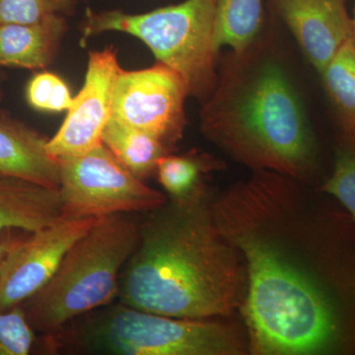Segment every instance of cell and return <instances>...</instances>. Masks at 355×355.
Instances as JSON below:
<instances>
[{
  "label": "cell",
  "mask_w": 355,
  "mask_h": 355,
  "mask_svg": "<svg viewBox=\"0 0 355 355\" xmlns=\"http://www.w3.org/2000/svg\"><path fill=\"white\" fill-rule=\"evenodd\" d=\"M246 270L240 312L253 355H355V223L335 198L254 171L212 198Z\"/></svg>",
  "instance_id": "obj_1"
},
{
  "label": "cell",
  "mask_w": 355,
  "mask_h": 355,
  "mask_svg": "<svg viewBox=\"0 0 355 355\" xmlns=\"http://www.w3.org/2000/svg\"><path fill=\"white\" fill-rule=\"evenodd\" d=\"M207 187L144 212L139 242L123 266L119 302L181 318L230 317L246 291L238 250L217 227Z\"/></svg>",
  "instance_id": "obj_2"
},
{
  "label": "cell",
  "mask_w": 355,
  "mask_h": 355,
  "mask_svg": "<svg viewBox=\"0 0 355 355\" xmlns=\"http://www.w3.org/2000/svg\"><path fill=\"white\" fill-rule=\"evenodd\" d=\"M205 137L253 171L311 184L316 139L291 77L279 60L253 48L230 58L200 113Z\"/></svg>",
  "instance_id": "obj_3"
},
{
  "label": "cell",
  "mask_w": 355,
  "mask_h": 355,
  "mask_svg": "<svg viewBox=\"0 0 355 355\" xmlns=\"http://www.w3.org/2000/svg\"><path fill=\"white\" fill-rule=\"evenodd\" d=\"M48 336L51 352L100 355H243L247 338L219 321L181 319L123 303L89 312Z\"/></svg>",
  "instance_id": "obj_4"
},
{
  "label": "cell",
  "mask_w": 355,
  "mask_h": 355,
  "mask_svg": "<svg viewBox=\"0 0 355 355\" xmlns=\"http://www.w3.org/2000/svg\"><path fill=\"white\" fill-rule=\"evenodd\" d=\"M139 242V224L125 214L98 218L74 243L50 282L30 298L28 321L46 335L118 299L123 266Z\"/></svg>",
  "instance_id": "obj_5"
},
{
  "label": "cell",
  "mask_w": 355,
  "mask_h": 355,
  "mask_svg": "<svg viewBox=\"0 0 355 355\" xmlns=\"http://www.w3.org/2000/svg\"><path fill=\"white\" fill-rule=\"evenodd\" d=\"M218 0H184L149 12L86 9L83 41L106 32H121L144 42L156 60L176 71L189 96L207 101L217 83L214 26Z\"/></svg>",
  "instance_id": "obj_6"
},
{
  "label": "cell",
  "mask_w": 355,
  "mask_h": 355,
  "mask_svg": "<svg viewBox=\"0 0 355 355\" xmlns=\"http://www.w3.org/2000/svg\"><path fill=\"white\" fill-rule=\"evenodd\" d=\"M64 218H102L150 211L167 202L128 171L104 144L80 155L58 159Z\"/></svg>",
  "instance_id": "obj_7"
},
{
  "label": "cell",
  "mask_w": 355,
  "mask_h": 355,
  "mask_svg": "<svg viewBox=\"0 0 355 355\" xmlns=\"http://www.w3.org/2000/svg\"><path fill=\"white\" fill-rule=\"evenodd\" d=\"M187 97L183 79L167 65L121 69L114 83L112 116L153 135L172 150L184 135Z\"/></svg>",
  "instance_id": "obj_8"
},
{
  "label": "cell",
  "mask_w": 355,
  "mask_h": 355,
  "mask_svg": "<svg viewBox=\"0 0 355 355\" xmlns=\"http://www.w3.org/2000/svg\"><path fill=\"white\" fill-rule=\"evenodd\" d=\"M97 219L62 218L18 240L0 268V312L20 306L41 291Z\"/></svg>",
  "instance_id": "obj_9"
},
{
  "label": "cell",
  "mask_w": 355,
  "mask_h": 355,
  "mask_svg": "<svg viewBox=\"0 0 355 355\" xmlns=\"http://www.w3.org/2000/svg\"><path fill=\"white\" fill-rule=\"evenodd\" d=\"M121 70L113 46L89 51L83 88L60 130L46 144L51 157L80 155L102 144L103 130L112 116L114 83Z\"/></svg>",
  "instance_id": "obj_10"
},
{
  "label": "cell",
  "mask_w": 355,
  "mask_h": 355,
  "mask_svg": "<svg viewBox=\"0 0 355 355\" xmlns=\"http://www.w3.org/2000/svg\"><path fill=\"white\" fill-rule=\"evenodd\" d=\"M318 73L352 39L347 0H272Z\"/></svg>",
  "instance_id": "obj_11"
},
{
  "label": "cell",
  "mask_w": 355,
  "mask_h": 355,
  "mask_svg": "<svg viewBox=\"0 0 355 355\" xmlns=\"http://www.w3.org/2000/svg\"><path fill=\"white\" fill-rule=\"evenodd\" d=\"M49 137L0 110V176L58 190V159L46 151Z\"/></svg>",
  "instance_id": "obj_12"
},
{
  "label": "cell",
  "mask_w": 355,
  "mask_h": 355,
  "mask_svg": "<svg viewBox=\"0 0 355 355\" xmlns=\"http://www.w3.org/2000/svg\"><path fill=\"white\" fill-rule=\"evenodd\" d=\"M69 30L64 15L33 24H0V67L46 69L55 62Z\"/></svg>",
  "instance_id": "obj_13"
},
{
  "label": "cell",
  "mask_w": 355,
  "mask_h": 355,
  "mask_svg": "<svg viewBox=\"0 0 355 355\" xmlns=\"http://www.w3.org/2000/svg\"><path fill=\"white\" fill-rule=\"evenodd\" d=\"M62 218L58 190L0 176V232L13 228L32 233Z\"/></svg>",
  "instance_id": "obj_14"
},
{
  "label": "cell",
  "mask_w": 355,
  "mask_h": 355,
  "mask_svg": "<svg viewBox=\"0 0 355 355\" xmlns=\"http://www.w3.org/2000/svg\"><path fill=\"white\" fill-rule=\"evenodd\" d=\"M102 144L140 180L155 174L158 161L172 151L153 135L112 116L103 130Z\"/></svg>",
  "instance_id": "obj_15"
},
{
  "label": "cell",
  "mask_w": 355,
  "mask_h": 355,
  "mask_svg": "<svg viewBox=\"0 0 355 355\" xmlns=\"http://www.w3.org/2000/svg\"><path fill=\"white\" fill-rule=\"evenodd\" d=\"M263 0H218L214 48L228 46L236 53L253 44L263 23Z\"/></svg>",
  "instance_id": "obj_16"
},
{
  "label": "cell",
  "mask_w": 355,
  "mask_h": 355,
  "mask_svg": "<svg viewBox=\"0 0 355 355\" xmlns=\"http://www.w3.org/2000/svg\"><path fill=\"white\" fill-rule=\"evenodd\" d=\"M327 93L338 112L343 132L355 133V43L343 44L321 72Z\"/></svg>",
  "instance_id": "obj_17"
},
{
  "label": "cell",
  "mask_w": 355,
  "mask_h": 355,
  "mask_svg": "<svg viewBox=\"0 0 355 355\" xmlns=\"http://www.w3.org/2000/svg\"><path fill=\"white\" fill-rule=\"evenodd\" d=\"M219 167L214 158L205 154L169 153L158 161L155 174L170 198L181 200L203 188V175Z\"/></svg>",
  "instance_id": "obj_18"
},
{
  "label": "cell",
  "mask_w": 355,
  "mask_h": 355,
  "mask_svg": "<svg viewBox=\"0 0 355 355\" xmlns=\"http://www.w3.org/2000/svg\"><path fill=\"white\" fill-rule=\"evenodd\" d=\"M320 190L328 193L355 223V135L343 132L336 147L333 173Z\"/></svg>",
  "instance_id": "obj_19"
},
{
  "label": "cell",
  "mask_w": 355,
  "mask_h": 355,
  "mask_svg": "<svg viewBox=\"0 0 355 355\" xmlns=\"http://www.w3.org/2000/svg\"><path fill=\"white\" fill-rule=\"evenodd\" d=\"M78 0H0V24H33L74 14Z\"/></svg>",
  "instance_id": "obj_20"
},
{
  "label": "cell",
  "mask_w": 355,
  "mask_h": 355,
  "mask_svg": "<svg viewBox=\"0 0 355 355\" xmlns=\"http://www.w3.org/2000/svg\"><path fill=\"white\" fill-rule=\"evenodd\" d=\"M73 99L64 79L49 71L38 72L33 76L26 87L28 104L40 112L69 111Z\"/></svg>",
  "instance_id": "obj_21"
},
{
  "label": "cell",
  "mask_w": 355,
  "mask_h": 355,
  "mask_svg": "<svg viewBox=\"0 0 355 355\" xmlns=\"http://www.w3.org/2000/svg\"><path fill=\"white\" fill-rule=\"evenodd\" d=\"M35 340V330L20 306L0 312V355L29 354Z\"/></svg>",
  "instance_id": "obj_22"
},
{
  "label": "cell",
  "mask_w": 355,
  "mask_h": 355,
  "mask_svg": "<svg viewBox=\"0 0 355 355\" xmlns=\"http://www.w3.org/2000/svg\"><path fill=\"white\" fill-rule=\"evenodd\" d=\"M18 240L19 239H6L4 241L0 242V268H1L6 254L12 249V247L17 243Z\"/></svg>",
  "instance_id": "obj_23"
},
{
  "label": "cell",
  "mask_w": 355,
  "mask_h": 355,
  "mask_svg": "<svg viewBox=\"0 0 355 355\" xmlns=\"http://www.w3.org/2000/svg\"><path fill=\"white\" fill-rule=\"evenodd\" d=\"M352 38H354V41L355 43V2H354V18H352Z\"/></svg>",
  "instance_id": "obj_24"
},
{
  "label": "cell",
  "mask_w": 355,
  "mask_h": 355,
  "mask_svg": "<svg viewBox=\"0 0 355 355\" xmlns=\"http://www.w3.org/2000/svg\"><path fill=\"white\" fill-rule=\"evenodd\" d=\"M2 79L1 77H0V102L2 101V99H3V91H2Z\"/></svg>",
  "instance_id": "obj_25"
},
{
  "label": "cell",
  "mask_w": 355,
  "mask_h": 355,
  "mask_svg": "<svg viewBox=\"0 0 355 355\" xmlns=\"http://www.w3.org/2000/svg\"><path fill=\"white\" fill-rule=\"evenodd\" d=\"M354 135H355V133H354Z\"/></svg>",
  "instance_id": "obj_26"
}]
</instances>
